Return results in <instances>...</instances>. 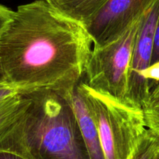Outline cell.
Wrapping results in <instances>:
<instances>
[{
	"mask_svg": "<svg viewBox=\"0 0 159 159\" xmlns=\"http://www.w3.org/2000/svg\"><path fill=\"white\" fill-rule=\"evenodd\" d=\"M92 45L84 26L35 0L18 7L0 35V66L21 93L66 95L82 81Z\"/></svg>",
	"mask_w": 159,
	"mask_h": 159,
	"instance_id": "1",
	"label": "cell"
},
{
	"mask_svg": "<svg viewBox=\"0 0 159 159\" xmlns=\"http://www.w3.org/2000/svg\"><path fill=\"white\" fill-rule=\"evenodd\" d=\"M24 94L28 104L0 135V151L25 159H91L65 95L48 90Z\"/></svg>",
	"mask_w": 159,
	"mask_h": 159,
	"instance_id": "2",
	"label": "cell"
},
{
	"mask_svg": "<svg viewBox=\"0 0 159 159\" xmlns=\"http://www.w3.org/2000/svg\"><path fill=\"white\" fill-rule=\"evenodd\" d=\"M79 87L95 121L105 159H129L148 128L142 109L96 91L81 81Z\"/></svg>",
	"mask_w": 159,
	"mask_h": 159,
	"instance_id": "3",
	"label": "cell"
},
{
	"mask_svg": "<svg viewBox=\"0 0 159 159\" xmlns=\"http://www.w3.org/2000/svg\"><path fill=\"white\" fill-rule=\"evenodd\" d=\"M140 20L114 42L93 47L82 80L94 91L127 104L129 65Z\"/></svg>",
	"mask_w": 159,
	"mask_h": 159,
	"instance_id": "4",
	"label": "cell"
},
{
	"mask_svg": "<svg viewBox=\"0 0 159 159\" xmlns=\"http://www.w3.org/2000/svg\"><path fill=\"white\" fill-rule=\"evenodd\" d=\"M157 0H108L85 26L93 42L99 48L116 41L140 20Z\"/></svg>",
	"mask_w": 159,
	"mask_h": 159,
	"instance_id": "5",
	"label": "cell"
},
{
	"mask_svg": "<svg viewBox=\"0 0 159 159\" xmlns=\"http://www.w3.org/2000/svg\"><path fill=\"white\" fill-rule=\"evenodd\" d=\"M159 15V0L144 13L140 20L128 78V102L141 108L150 90L146 73L150 68L154 49V34Z\"/></svg>",
	"mask_w": 159,
	"mask_h": 159,
	"instance_id": "6",
	"label": "cell"
},
{
	"mask_svg": "<svg viewBox=\"0 0 159 159\" xmlns=\"http://www.w3.org/2000/svg\"><path fill=\"white\" fill-rule=\"evenodd\" d=\"M65 96L76 115L91 159H105L95 121L79 84Z\"/></svg>",
	"mask_w": 159,
	"mask_h": 159,
	"instance_id": "7",
	"label": "cell"
},
{
	"mask_svg": "<svg viewBox=\"0 0 159 159\" xmlns=\"http://www.w3.org/2000/svg\"><path fill=\"white\" fill-rule=\"evenodd\" d=\"M63 16L85 26L99 13L108 0H45Z\"/></svg>",
	"mask_w": 159,
	"mask_h": 159,
	"instance_id": "8",
	"label": "cell"
},
{
	"mask_svg": "<svg viewBox=\"0 0 159 159\" xmlns=\"http://www.w3.org/2000/svg\"><path fill=\"white\" fill-rule=\"evenodd\" d=\"M28 102V98L24 93L10 96L0 102V135L19 117Z\"/></svg>",
	"mask_w": 159,
	"mask_h": 159,
	"instance_id": "9",
	"label": "cell"
},
{
	"mask_svg": "<svg viewBox=\"0 0 159 159\" xmlns=\"http://www.w3.org/2000/svg\"><path fill=\"white\" fill-rule=\"evenodd\" d=\"M141 109L146 127L159 137V80L151 85Z\"/></svg>",
	"mask_w": 159,
	"mask_h": 159,
	"instance_id": "10",
	"label": "cell"
},
{
	"mask_svg": "<svg viewBox=\"0 0 159 159\" xmlns=\"http://www.w3.org/2000/svg\"><path fill=\"white\" fill-rule=\"evenodd\" d=\"M159 147V137L148 129L129 159H151Z\"/></svg>",
	"mask_w": 159,
	"mask_h": 159,
	"instance_id": "11",
	"label": "cell"
},
{
	"mask_svg": "<svg viewBox=\"0 0 159 159\" xmlns=\"http://www.w3.org/2000/svg\"><path fill=\"white\" fill-rule=\"evenodd\" d=\"M157 66H159V15L158 18H157V24H156L154 41V49H153L152 59H151L150 68H154V67Z\"/></svg>",
	"mask_w": 159,
	"mask_h": 159,
	"instance_id": "12",
	"label": "cell"
},
{
	"mask_svg": "<svg viewBox=\"0 0 159 159\" xmlns=\"http://www.w3.org/2000/svg\"><path fill=\"white\" fill-rule=\"evenodd\" d=\"M14 14V11L2 5H0V35L8 23L11 20Z\"/></svg>",
	"mask_w": 159,
	"mask_h": 159,
	"instance_id": "13",
	"label": "cell"
},
{
	"mask_svg": "<svg viewBox=\"0 0 159 159\" xmlns=\"http://www.w3.org/2000/svg\"><path fill=\"white\" fill-rule=\"evenodd\" d=\"M21 93L17 88H14L9 84H4L0 85V102L5 100L10 96L15 95L16 94Z\"/></svg>",
	"mask_w": 159,
	"mask_h": 159,
	"instance_id": "14",
	"label": "cell"
},
{
	"mask_svg": "<svg viewBox=\"0 0 159 159\" xmlns=\"http://www.w3.org/2000/svg\"><path fill=\"white\" fill-rule=\"evenodd\" d=\"M0 159H25L21 156L8 151H0Z\"/></svg>",
	"mask_w": 159,
	"mask_h": 159,
	"instance_id": "15",
	"label": "cell"
},
{
	"mask_svg": "<svg viewBox=\"0 0 159 159\" xmlns=\"http://www.w3.org/2000/svg\"><path fill=\"white\" fill-rule=\"evenodd\" d=\"M4 84H8L7 82L5 79V76H4L3 73H2V68H1V66H0V85Z\"/></svg>",
	"mask_w": 159,
	"mask_h": 159,
	"instance_id": "16",
	"label": "cell"
},
{
	"mask_svg": "<svg viewBox=\"0 0 159 159\" xmlns=\"http://www.w3.org/2000/svg\"><path fill=\"white\" fill-rule=\"evenodd\" d=\"M151 159H159V147L156 149V151H154V154H153L152 157H151Z\"/></svg>",
	"mask_w": 159,
	"mask_h": 159,
	"instance_id": "17",
	"label": "cell"
}]
</instances>
